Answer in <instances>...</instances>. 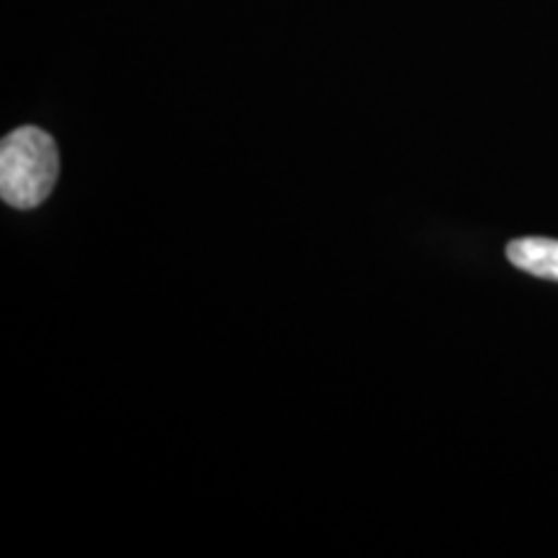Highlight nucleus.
<instances>
[{
  "label": "nucleus",
  "mask_w": 558,
  "mask_h": 558,
  "mask_svg": "<svg viewBox=\"0 0 558 558\" xmlns=\"http://www.w3.org/2000/svg\"><path fill=\"white\" fill-rule=\"evenodd\" d=\"M507 259L527 275L558 282V241L543 235L514 239L507 246Z\"/></svg>",
  "instance_id": "f03ea898"
},
{
  "label": "nucleus",
  "mask_w": 558,
  "mask_h": 558,
  "mask_svg": "<svg viewBox=\"0 0 558 558\" xmlns=\"http://www.w3.org/2000/svg\"><path fill=\"white\" fill-rule=\"evenodd\" d=\"M60 173L58 145L39 128H19L0 143V197L16 209L39 207Z\"/></svg>",
  "instance_id": "f257e3e1"
}]
</instances>
